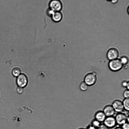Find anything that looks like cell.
I'll return each instance as SVG.
<instances>
[{
    "mask_svg": "<svg viewBox=\"0 0 129 129\" xmlns=\"http://www.w3.org/2000/svg\"><path fill=\"white\" fill-rule=\"evenodd\" d=\"M28 82V78L24 74L21 73L16 77V83L18 87L24 88L27 86Z\"/></svg>",
    "mask_w": 129,
    "mask_h": 129,
    "instance_id": "6da1fadb",
    "label": "cell"
},
{
    "mask_svg": "<svg viewBox=\"0 0 129 129\" xmlns=\"http://www.w3.org/2000/svg\"><path fill=\"white\" fill-rule=\"evenodd\" d=\"M97 79V75L95 72L87 73L85 76L84 81L89 86L94 85L96 83Z\"/></svg>",
    "mask_w": 129,
    "mask_h": 129,
    "instance_id": "7a4b0ae2",
    "label": "cell"
},
{
    "mask_svg": "<svg viewBox=\"0 0 129 129\" xmlns=\"http://www.w3.org/2000/svg\"><path fill=\"white\" fill-rule=\"evenodd\" d=\"M108 66L111 71L116 72L121 70L123 64L120 59L117 58L110 60Z\"/></svg>",
    "mask_w": 129,
    "mask_h": 129,
    "instance_id": "3957f363",
    "label": "cell"
},
{
    "mask_svg": "<svg viewBox=\"0 0 129 129\" xmlns=\"http://www.w3.org/2000/svg\"><path fill=\"white\" fill-rule=\"evenodd\" d=\"M117 124L122 125L126 122H129L128 115L127 116L122 112L118 113L115 117Z\"/></svg>",
    "mask_w": 129,
    "mask_h": 129,
    "instance_id": "277c9868",
    "label": "cell"
},
{
    "mask_svg": "<svg viewBox=\"0 0 129 129\" xmlns=\"http://www.w3.org/2000/svg\"><path fill=\"white\" fill-rule=\"evenodd\" d=\"M49 9L54 11H60L62 5L59 0H51L49 3Z\"/></svg>",
    "mask_w": 129,
    "mask_h": 129,
    "instance_id": "5b68a950",
    "label": "cell"
},
{
    "mask_svg": "<svg viewBox=\"0 0 129 129\" xmlns=\"http://www.w3.org/2000/svg\"><path fill=\"white\" fill-rule=\"evenodd\" d=\"M119 55V52L117 49L113 47L108 50L107 54L108 58L111 60L117 58Z\"/></svg>",
    "mask_w": 129,
    "mask_h": 129,
    "instance_id": "8992f818",
    "label": "cell"
},
{
    "mask_svg": "<svg viewBox=\"0 0 129 129\" xmlns=\"http://www.w3.org/2000/svg\"><path fill=\"white\" fill-rule=\"evenodd\" d=\"M103 122V124L109 128L114 127L117 124L115 117L114 116L106 117Z\"/></svg>",
    "mask_w": 129,
    "mask_h": 129,
    "instance_id": "52a82bcc",
    "label": "cell"
},
{
    "mask_svg": "<svg viewBox=\"0 0 129 129\" xmlns=\"http://www.w3.org/2000/svg\"><path fill=\"white\" fill-rule=\"evenodd\" d=\"M112 105L115 111L122 112L124 110L122 101L119 100H116L112 103Z\"/></svg>",
    "mask_w": 129,
    "mask_h": 129,
    "instance_id": "ba28073f",
    "label": "cell"
},
{
    "mask_svg": "<svg viewBox=\"0 0 129 129\" xmlns=\"http://www.w3.org/2000/svg\"><path fill=\"white\" fill-rule=\"evenodd\" d=\"M103 111L106 117L113 116L115 112L112 105H111L106 106L104 107Z\"/></svg>",
    "mask_w": 129,
    "mask_h": 129,
    "instance_id": "9c48e42d",
    "label": "cell"
},
{
    "mask_svg": "<svg viewBox=\"0 0 129 129\" xmlns=\"http://www.w3.org/2000/svg\"><path fill=\"white\" fill-rule=\"evenodd\" d=\"M106 117L103 111H98L94 115V119L101 123L104 122Z\"/></svg>",
    "mask_w": 129,
    "mask_h": 129,
    "instance_id": "30bf717a",
    "label": "cell"
},
{
    "mask_svg": "<svg viewBox=\"0 0 129 129\" xmlns=\"http://www.w3.org/2000/svg\"><path fill=\"white\" fill-rule=\"evenodd\" d=\"M52 20L54 22H58L62 19V15L60 11H54L51 16Z\"/></svg>",
    "mask_w": 129,
    "mask_h": 129,
    "instance_id": "8fae6325",
    "label": "cell"
},
{
    "mask_svg": "<svg viewBox=\"0 0 129 129\" xmlns=\"http://www.w3.org/2000/svg\"><path fill=\"white\" fill-rule=\"evenodd\" d=\"M124 109L126 111L129 110V99L125 98L122 101Z\"/></svg>",
    "mask_w": 129,
    "mask_h": 129,
    "instance_id": "7c38bea8",
    "label": "cell"
},
{
    "mask_svg": "<svg viewBox=\"0 0 129 129\" xmlns=\"http://www.w3.org/2000/svg\"><path fill=\"white\" fill-rule=\"evenodd\" d=\"M12 73L14 76L17 77L21 74V70L18 67H15L12 69Z\"/></svg>",
    "mask_w": 129,
    "mask_h": 129,
    "instance_id": "4fadbf2b",
    "label": "cell"
},
{
    "mask_svg": "<svg viewBox=\"0 0 129 129\" xmlns=\"http://www.w3.org/2000/svg\"><path fill=\"white\" fill-rule=\"evenodd\" d=\"M88 87V85L84 81L82 82L80 85V88L83 91H86Z\"/></svg>",
    "mask_w": 129,
    "mask_h": 129,
    "instance_id": "5bb4252c",
    "label": "cell"
},
{
    "mask_svg": "<svg viewBox=\"0 0 129 129\" xmlns=\"http://www.w3.org/2000/svg\"><path fill=\"white\" fill-rule=\"evenodd\" d=\"M101 124V123L94 119L92 120L91 124L94 127L97 128Z\"/></svg>",
    "mask_w": 129,
    "mask_h": 129,
    "instance_id": "9a60e30c",
    "label": "cell"
},
{
    "mask_svg": "<svg viewBox=\"0 0 129 129\" xmlns=\"http://www.w3.org/2000/svg\"><path fill=\"white\" fill-rule=\"evenodd\" d=\"M120 60L123 64H126L128 62V58L127 57L125 56L122 57L121 58Z\"/></svg>",
    "mask_w": 129,
    "mask_h": 129,
    "instance_id": "2e32d148",
    "label": "cell"
},
{
    "mask_svg": "<svg viewBox=\"0 0 129 129\" xmlns=\"http://www.w3.org/2000/svg\"><path fill=\"white\" fill-rule=\"evenodd\" d=\"M123 96L125 98H128L129 97V90L126 89L124 91L123 93Z\"/></svg>",
    "mask_w": 129,
    "mask_h": 129,
    "instance_id": "e0dca14e",
    "label": "cell"
},
{
    "mask_svg": "<svg viewBox=\"0 0 129 129\" xmlns=\"http://www.w3.org/2000/svg\"><path fill=\"white\" fill-rule=\"evenodd\" d=\"M121 126L122 129H129V124L128 122H125Z\"/></svg>",
    "mask_w": 129,
    "mask_h": 129,
    "instance_id": "ac0fdd59",
    "label": "cell"
},
{
    "mask_svg": "<svg viewBox=\"0 0 129 129\" xmlns=\"http://www.w3.org/2000/svg\"><path fill=\"white\" fill-rule=\"evenodd\" d=\"M23 88H24L21 87H18L16 89V91L18 94H22L23 92Z\"/></svg>",
    "mask_w": 129,
    "mask_h": 129,
    "instance_id": "d6986e66",
    "label": "cell"
},
{
    "mask_svg": "<svg viewBox=\"0 0 129 129\" xmlns=\"http://www.w3.org/2000/svg\"><path fill=\"white\" fill-rule=\"evenodd\" d=\"M104 124H101L97 129H109Z\"/></svg>",
    "mask_w": 129,
    "mask_h": 129,
    "instance_id": "ffe728a7",
    "label": "cell"
},
{
    "mask_svg": "<svg viewBox=\"0 0 129 129\" xmlns=\"http://www.w3.org/2000/svg\"><path fill=\"white\" fill-rule=\"evenodd\" d=\"M128 81H123L122 83V86L124 88H126L128 82Z\"/></svg>",
    "mask_w": 129,
    "mask_h": 129,
    "instance_id": "44dd1931",
    "label": "cell"
},
{
    "mask_svg": "<svg viewBox=\"0 0 129 129\" xmlns=\"http://www.w3.org/2000/svg\"><path fill=\"white\" fill-rule=\"evenodd\" d=\"M86 129H97V128L93 126L90 124L88 126Z\"/></svg>",
    "mask_w": 129,
    "mask_h": 129,
    "instance_id": "7402d4cb",
    "label": "cell"
},
{
    "mask_svg": "<svg viewBox=\"0 0 129 129\" xmlns=\"http://www.w3.org/2000/svg\"><path fill=\"white\" fill-rule=\"evenodd\" d=\"M118 0H111V2L113 4H115L117 3L118 1Z\"/></svg>",
    "mask_w": 129,
    "mask_h": 129,
    "instance_id": "603a6c76",
    "label": "cell"
},
{
    "mask_svg": "<svg viewBox=\"0 0 129 129\" xmlns=\"http://www.w3.org/2000/svg\"><path fill=\"white\" fill-rule=\"evenodd\" d=\"M114 129H122L121 127H118L115 128Z\"/></svg>",
    "mask_w": 129,
    "mask_h": 129,
    "instance_id": "cb8c5ba5",
    "label": "cell"
},
{
    "mask_svg": "<svg viewBox=\"0 0 129 129\" xmlns=\"http://www.w3.org/2000/svg\"><path fill=\"white\" fill-rule=\"evenodd\" d=\"M78 129H85L84 128H80Z\"/></svg>",
    "mask_w": 129,
    "mask_h": 129,
    "instance_id": "d4e9b609",
    "label": "cell"
},
{
    "mask_svg": "<svg viewBox=\"0 0 129 129\" xmlns=\"http://www.w3.org/2000/svg\"><path fill=\"white\" fill-rule=\"evenodd\" d=\"M107 1L111 2V0H106Z\"/></svg>",
    "mask_w": 129,
    "mask_h": 129,
    "instance_id": "484cf974",
    "label": "cell"
}]
</instances>
